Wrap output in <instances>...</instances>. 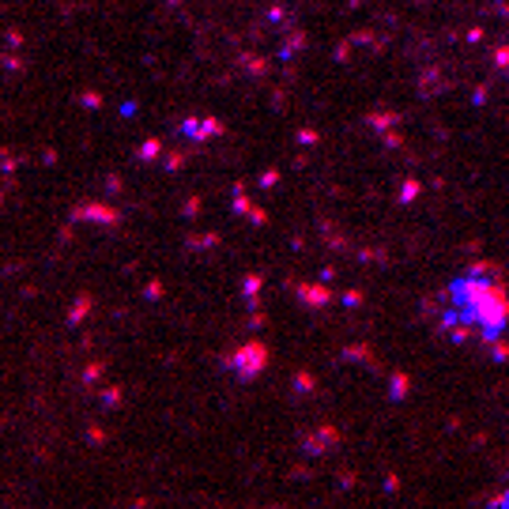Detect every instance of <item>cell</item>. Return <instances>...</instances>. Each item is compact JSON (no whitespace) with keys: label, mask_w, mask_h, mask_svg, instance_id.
Here are the masks:
<instances>
[{"label":"cell","mask_w":509,"mask_h":509,"mask_svg":"<svg viewBox=\"0 0 509 509\" xmlns=\"http://www.w3.org/2000/svg\"><path fill=\"white\" fill-rule=\"evenodd\" d=\"M385 491L396 494V491H400V479H396V475H385Z\"/></svg>","instance_id":"14"},{"label":"cell","mask_w":509,"mask_h":509,"mask_svg":"<svg viewBox=\"0 0 509 509\" xmlns=\"http://www.w3.org/2000/svg\"><path fill=\"white\" fill-rule=\"evenodd\" d=\"M121 396H125V393H121L117 385H114V389H102V404L106 407H121Z\"/></svg>","instance_id":"10"},{"label":"cell","mask_w":509,"mask_h":509,"mask_svg":"<svg viewBox=\"0 0 509 509\" xmlns=\"http://www.w3.org/2000/svg\"><path fill=\"white\" fill-rule=\"evenodd\" d=\"M486 509H509V486H505V491H498V494L491 498V505H486Z\"/></svg>","instance_id":"13"},{"label":"cell","mask_w":509,"mask_h":509,"mask_svg":"<svg viewBox=\"0 0 509 509\" xmlns=\"http://www.w3.org/2000/svg\"><path fill=\"white\" fill-rule=\"evenodd\" d=\"M344 302H347V306H359V302H362V294H359V291H351V294H344Z\"/></svg>","instance_id":"15"},{"label":"cell","mask_w":509,"mask_h":509,"mask_svg":"<svg viewBox=\"0 0 509 509\" xmlns=\"http://www.w3.org/2000/svg\"><path fill=\"white\" fill-rule=\"evenodd\" d=\"M76 219H87V223H117L121 215L106 204H83V208H76Z\"/></svg>","instance_id":"5"},{"label":"cell","mask_w":509,"mask_h":509,"mask_svg":"<svg viewBox=\"0 0 509 509\" xmlns=\"http://www.w3.org/2000/svg\"><path fill=\"white\" fill-rule=\"evenodd\" d=\"M415 389V381H412V373H404V370H393V378H389V400H407Z\"/></svg>","instance_id":"6"},{"label":"cell","mask_w":509,"mask_h":509,"mask_svg":"<svg viewBox=\"0 0 509 509\" xmlns=\"http://www.w3.org/2000/svg\"><path fill=\"white\" fill-rule=\"evenodd\" d=\"M227 366L234 370L241 381H257L264 373V366H268V344H264V340H246L238 351L227 355Z\"/></svg>","instance_id":"2"},{"label":"cell","mask_w":509,"mask_h":509,"mask_svg":"<svg viewBox=\"0 0 509 509\" xmlns=\"http://www.w3.org/2000/svg\"><path fill=\"white\" fill-rule=\"evenodd\" d=\"M294 294L302 298V302L309 306V309H321V306H328L332 302V291L325 283H298L294 287Z\"/></svg>","instance_id":"4"},{"label":"cell","mask_w":509,"mask_h":509,"mask_svg":"<svg viewBox=\"0 0 509 509\" xmlns=\"http://www.w3.org/2000/svg\"><path fill=\"white\" fill-rule=\"evenodd\" d=\"M102 370H106L102 362H91V366L83 370V381H87V385H91V381H98V378H102Z\"/></svg>","instance_id":"12"},{"label":"cell","mask_w":509,"mask_h":509,"mask_svg":"<svg viewBox=\"0 0 509 509\" xmlns=\"http://www.w3.org/2000/svg\"><path fill=\"white\" fill-rule=\"evenodd\" d=\"M491 355H494L498 362H505V359H509V344H505V340H491Z\"/></svg>","instance_id":"11"},{"label":"cell","mask_w":509,"mask_h":509,"mask_svg":"<svg viewBox=\"0 0 509 509\" xmlns=\"http://www.w3.org/2000/svg\"><path fill=\"white\" fill-rule=\"evenodd\" d=\"M486 275L491 272L468 268V275L453 280L449 294H453V302H457L460 321L475 325L483 332V340L491 344L509 325V287L502 280H486Z\"/></svg>","instance_id":"1"},{"label":"cell","mask_w":509,"mask_h":509,"mask_svg":"<svg viewBox=\"0 0 509 509\" xmlns=\"http://www.w3.org/2000/svg\"><path fill=\"white\" fill-rule=\"evenodd\" d=\"M344 441V434H340V426H332V423H325V426H313L309 434L302 438V449H306V457H325V453H332Z\"/></svg>","instance_id":"3"},{"label":"cell","mask_w":509,"mask_h":509,"mask_svg":"<svg viewBox=\"0 0 509 509\" xmlns=\"http://www.w3.org/2000/svg\"><path fill=\"white\" fill-rule=\"evenodd\" d=\"M317 389V381H313V373H306V370H298L294 373V393H313Z\"/></svg>","instance_id":"7"},{"label":"cell","mask_w":509,"mask_h":509,"mask_svg":"<svg viewBox=\"0 0 509 509\" xmlns=\"http://www.w3.org/2000/svg\"><path fill=\"white\" fill-rule=\"evenodd\" d=\"M87 309H91V298H80V302H76V306H72V313H68V321H72V325H80V321L87 317Z\"/></svg>","instance_id":"8"},{"label":"cell","mask_w":509,"mask_h":509,"mask_svg":"<svg viewBox=\"0 0 509 509\" xmlns=\"http://www.w3.org/2000/svg\"><path fill=\"white\" fill-rule=\"evenodd\" d=\"M106 426H98V423H91V426H87V441H91V445H106Z\"/></svg>","instance_id":"9"}]
</instances>
